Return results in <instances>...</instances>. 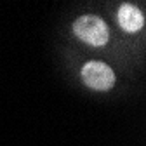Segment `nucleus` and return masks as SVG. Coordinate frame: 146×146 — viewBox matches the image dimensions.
<instances>
[{
    "label": "nucleus",
    "instance_id": "nucleus-1",
    "mask_svg": "<svg viewBox=\"0 0 146 146\" xmlns=\"http://www.w3.org/2000/svg\"><path fill=\"white\" fill-rule=\"evenodd\" d=\"M71 33L80 44L92 49L106 47L111 40V28L106 19L92 12L77 16L71 23Z\"/></svg>",
    "mask_w": 146,
    "mask_h": 146
},
{
    "label": "nucleus",
    "instance_id": "nucleus-2",
    "mask_svg": "<svg viewBox=\"0 0 146 146\" xmlns=\"http://www.w3.org/2000/svg\"><path fill=\"white\" fill-rule=\"evenodd\" d=\"M80 82L94 92H110L117 85V73L103 59H87L78 71Z\"/></svg>",
    "mask_w": 146,
    "mask_h": 146
},
{
    "label": "nucleus",
    "instance_id": "nucleus-3",
    "mask_svg": "<svg viewBox=\"0 0 146 146\" xmlns=\"http://www.w3.org/2000/svg\"><path fill=\"white\" fill-rule=\"evenodd\" d=\"M115 19H117L118 28L127 35H139L146 25V17H144L143 9L131 2L120 4L117 7Z\"/></svg>",
    "mask_w": 146,
    "mask_h": 146
}]
</instances>
